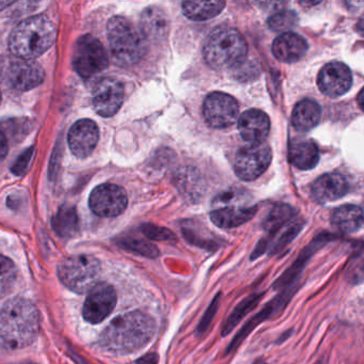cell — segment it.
<instances>
[{
  "label": "cell",
  "mask_w": 364,
  "mask_h": 364,
  "mask_svg": "<svg viewBox=\"0 0 364 364\" xmlns=\"http://www.w3.org/2000/svg\"><path fill=\"white\" fill-rule=\"evenodd\" d=\"M257 207H224L214 209L210 219L220 229H233L252 220L256 215Z\"/></svg>",
  "instance_id": "obj_21"
},
{
  "label": "cell",
  "mask_w": 364,
  "mask_h": 364,
  "mask_svg": "<svg viewBox=\"0 0 364 364\" xmlns=\"http://www.w3.org/2000/svg\"><path fill=\"white\" fill-rule=\"evenodd\" d=\"M19 364H36V363H19Z\"/></svg>",
  "instance_id": "obj_43"
},
{
  "label": "cell",
  "mask_w": 364,
  "mask_h": 364,
  "mask_svg": "<svg viewBox=\"0 0 364 364\" xmlns=\"http://www.w3.org/2000/svg\"><path fill=\"white\" fill-rule=\"evenodd\" d=\"M32 157V147L31 149L28 150L26 153H23L21 157L18 158L16 162H15L14 166H13L12 171L15 175H21L25 172L26 169H27L28 165H29L30 160H31Z\"/></svg>",
  "instance_id": "obj_36"
},
{
  "label": "cell",
  "mask_w": 364,
  "mask_h": 364,
  "mask_svg": "<svg viewBox=\"0 0 364 364\" xmlns=\"http://www.w3.org/2000/svg\"><path fill=\"white\" fill-rule=\"evenodd\" d=\"M357 100H358L359 107L364 111V88L359 92L358 98H357Z\"/></svg>",
  "instance_id": "obj_40"
},
{
  "label": "cell",
  "mask_w": 364,
  "mask_h": 364,
  "mask_svg": "<svg viewBox=\"0 0 364 364\" xmlns=\"http://www.w3.org/2000/svg\"><path fill=\"white\" fill-rule=\"evenodd\" d=\"M237 128L244 140L250 143H263L271 130L269 115L259 109H250L242 113Z\"/></svg>",
  "instance_id": "obj_17"
},
{
  "label": "cell",
  "mask_w": 364,
  "mask_h": 364,
  "mask_svg": "<svg viewBox=\"0 0 364 364\" xmlns=\"http://www.w3.org/2000/svg\"><path fill=\"white\" fill-rule=\"evenodd\" d=\"M274 56L284 63L299 61L308 51V43L303 36L294 32L280 34L272 46Z\"/></svg>",
  "instance_id": "obj_19"
},
{
  "label": "cell",
  "mask_w": 364,
  "mask_h": 364,
  "mask_svg": "<svg viewBox=\"0 0 364 364\" xmlns=\"http://www.w3.org/2000/svg\"><path fill=\"white\" fill-rule=\"evenodd\" d=\"M289 160L301 170L314 168L320 160L318 145L309 139H295L289 147Z\"/></svg>",
  "instance_id": "obj_22"
},
{
  "label": "cell",
  "mask_w": 364,
  "mask_h": 364,
  "mask_svg": "<svg viewBox=\"0 0 364 364\" xmlns=\"http://www.w3.org/2000/svg\"><path fill=\"white\" fill-rule=\"evenodd\" d=\"M246 198H248V197L244 196L243 190L231 189L218 194L214 199L213 203L214 205H218V207H242V205L237 204V202L239 201H246Z\"/></svg>",
  "instance_id": "obj_33"
},
{
  "label": "cell",
  "mask_w": 364,
  "mask_h": 364,
  "mask_svg": "<svg viewBox=\"0 0 364 364\" xmlns=\"http://www.w3.org/2000/svg\"><path fill=\"white\" fill-rule=\"evenodd\" d=\"M297 23H299V16L296 13L288 10L275 13L267 21L269 29L275 32H284V33L296 27Z\"/></svg>",
  "instance_id": "obj_30"
},
{
  "label": "cell",
  "mask_w": 364,
  "mask_h": 364,
  "mask_svg": "<svg viewBox=\"0 0 364 364\" xmlns=\"http://www.w3.org/2000/svg\"><path fill=\"white\" fill-rule=\"evenodd\" d=\"M263 296H264L263 293H260V294H252L250 295V296L245 297L243 301H240V303H237V307L233 309L230 316L227 318L224 326H223V337L228 336L229 333H230L231 331H232L233 329H235V327L241 323V321L259 305V303L262 301Z\"/></svg>",
  "instance_id": "obj_27"
},
{
  "label": "cell",
  "mask_w": 364,
  "mask_h": 364,
  "mask_svg": "<svg viewBox=\"0 0 364 364\" xmlns=\"http://www.w3.org/2000/svg\"><path fill=\"white\" fill-rule=\"evenodd\" d=\"M220 293H218L215 297H214L212 303H210L209 308H208L205 313L203 314V318H201L200 323L197 326V333L198 335H203L210 325H211L212 321H213L214 316H215L216 312H218V307H220Z\"/></svg>",
  "instance_id": "obj_34"
},
{
  "label": "cell",
  "mask_w": 364,
  "mask_h": 364,
  "mask_svg": "<svg viewBox=\"0 0 364 364\" xmlns=\"http://www.w3.org/2000/svg\"><path fill=\"white\" fill-rule=\"evenodd\" d=\"M157 325L142 311L119 314L100 333L98 346L114 355H128L144 348L155 336Z\"/></svg>",
  "instance_id": "obj_1"
},
{
  "label": "cell",
  "mask_w": 364,
  "mask_h": 364,
  "mask_svg": "<svg viewBox=\"0 0 364 364\" xmlns=\"http://www.w3.org/2000/svg\"><path fill=\"white\" fill-rule=\"evenodd\" d=\"M53 228L62 239H70L79 231V218L76 209L72 205L60 207L53 219Z\"/></svg>",
  "instance_id": "obj_26"
},
{
  "label": "cell",
  "mask_w": 364,
  "mask_h": 364,
  "mask_svg": "<svg viewBox=\"0 0 364 364\" xmlns=\"http://www.w3.org/2000/svg\"><path fill=\"white\" fill-rule=\"evenodd\" d=\"M225 6V1H184L182 12L191 21H203L218 16Z\"/></svg>",
  "instance_id": "obj_25"
},
{
  "label": "cell",
  "mask_w": 364,
  "mask_h": 364,
  "mask_svg": "<svg viewBox=\"0 0 364 364\" xmlns=\"http://www.w3.org/2000/svg\"><path fill=\"white\" fill-rule=\"evenodd\" d=\"M73 66L85 79L91 78L108 68V56L100 41L91 34L79 38L73 53Z\"/></svg>",
  "instance_id": "obj_8"
},
{
  "label": "cell",
  "mask_w": 364,
  "mask_h": 364,
  "mask_svg": "<svg viewBox=\"0 0 364 364\" xmlns=\"http://www.w3.org/2000/svg\"><path fill=\"white\" fill-rule=\"evenodd\" d=\"M117 245L122 249L132 254H138L147 259L159 258L160 252L157 246L144 239H132V237H125L117 241Z\"/></svg>",
  "instance_id": "obj_28"
},
{
  "label": "cell",
  "mask_w": 364,
  "mask_h": 364,
  "mask_svg": "<svg viewBox=\"0 0 364 364\" xmlns=\"http://www.w3.org/2000/svg\"><path fill=\"white\" fill-rule=\"evenodd\" d=\"M299 229H301V227L299 226L291 227V228L289 229V230L287 231L282 237H280L279 241L275 244L273 249H272V254H278V252L282 251V250L284 249L288 244H290V241L296 236Z\"/></svg>",
  "instance_id": "obj_35"
},
{
  "label": "cell",
  "mask_w": 364,
  "mask_h": 364,
  "mask_svg": "<svg viewBox=\"0 0 364 364\" xmlns=\"http://www.w3.org/2000/svg\"><path fill=\"white\" fill-rule=\"evenodd\" d=\"M92 100L96 113L100 117H113L124 102V85L119 79L105 77L95 83Z\"/></svg>",
  "instance_id": "obj_13"
},
{
  "label": "cell",
  "mask_w": 364,
  "mask_h": 364,
  "mask_svg": "<svg viewBox=\"0 0 364 364\" xmlns=\"http://www.w3.org/2000/svg\"><path fill=\"white\" fill-rule=\"evenodd\" d=\"M322 109L316 100L306 98L293 109L292 124L299 132H309L320 123Z\"/></svg>",
  "instance_id": "obj_23"
},
{
  "label": "cell",
  "mask_w": 364,
  "mask_h": 364,
  "mask_svg": "<svg viewBox=\"0 0 364 364\" xmlns=\"http://www.w3.org/2000/svg\"><path fill=\"white\" fill-rule=\"evenodd\" d=\"M331 224L346 234L357 232L363 224V209L352 204L337 207L331 214Z\"/></svg>",
  "instance_id": "obj_24"
},
{
  "label": "cell",
  "mask_w": 364,
  "mask_h": 364,
  "mask_svg": "<svg viewBox=\"0 0 364 364\" xmlns=\"http://www.w3.org/2000/svg\"><path fill=\"white\" fill-rule=\"evenodd\" d=\"M42 66L33 60L8 57L0 60V80L16 91H28L44 80Z\"/></svg>",
  "instance_id": "obj_7"
},
{
  "label": "cell",
  "mask_w": 364,
  "mask_h": 364,
  "mask_svg": "<svg viewBox=\"0 0 364 364\" xmlns=\"http://www.w3.org/2000/svg\"><path fill=\"white\" fill-rule=\"evenodd\" d=\"M159 361V356L157 354H149L141 357L136 361V364H157Z\"/></svg>",
  "instance_id": "obj_38"
},
{
  "label": "cell",
  "mask_w": 364,
  "mask_h": 364,
  "mask_svg": "<svg viewBox=\"0 0 364 364\" xmlns=\"http://www.w3.org/2000/svg\"><path fill=\"white\" fill-rule=\"evenodd\" d=\"M203 113L205 121L211 128H229L237 121L239 104L229 94L213 92L205 98L203 105Z\"/></svg>",
  "instance_id": "obj_11"
},
{
  "label": "cell",
  "mask_w": 364,
  "mask_h": 364,
  "mask_svg": "<svg viewBox=\"0 0 364 364\" xmlns=\"http://www.w3.org/2000/svg\"><path fill=\"white\" fill-rule=\"evenodd\" d=\"M102 264L97 259L87 254L64 259L58 266L60 281L77 294L89 293L100 284Z\"/></svg>",
  "instance_id": "obj_6"
},
{
  "label": "cell",
  "mask_w": 364,
  "mask_h": 364,
  "mask_svg": "<svg viewBox=\"0 0 364 364\" xmlns=\"http://www.w3.org/2000/svg\"><path fill=\"white\" fill-rule=\"evenodd\" d=\"M348 183L340 173H327L318 177L311 186L314 200L320 203L333 202L346 196Z\"/></svg>",
  "instance_id": "obj_18"
},
{
  "label": "cell",
  "mask_w": 364,
  "mask_h": 364,
  "mask_svg": "<svg viewBox=\"0 0 364 364\" xmlns=\"http://www.w3.org/2000/svg\"><path fill=\"white\" fill-rule=\"evenodd\" d=\"M89 204L92 212L100 217H117L123 214L127 207V194L121 186L102 184L91 192Z\"/></svg>",
  "instance_id": "obj_10"
},
{
  "label": "cell",
  "mask_w": 364,
  "mask_h": 364,
  "mask_svg": "<svg viewBox=\"0 0 364 364\" xmlns=\"http://www.w3.org/2000/svg\"><path fill=\"white\" fill-rule=\"evenodd\" d=\"M16 278L14 263L6 256H0V293L8 290Z\"/></svg>",
  "instance_id": "obj_31"
},
{
  "label": "cell",
  "mask_w": 364,
  "mask_h": 364,
  "mask_svg": "<svg viewBox=\"0 0 364 364\" xmlns=\"http://www.w3.org/2000/svg\"><path fill=\"white\" fill-rule=\"evenodd\" d=\"M272 150L267 143H250L235 154L233 168L235 175L243 181H255L269 168Z\"/></svg>",
  "instance_id": "obj_9"
},
{
  "label": "cell",
  "mask_w": 364,
  "mask_h": 364,
  "mask_svg": "<svg viewBox=\"0 0 364 364\" xmlns=\"http://www.w3.org/2000/svg\"><path fill=\"white\" fill-rule=\"evenodd\" d=\"M291 296H292V291L287 290L286 292L282 293L279 296L269 301L258 314H256L254 318H250V322L244 325L243 328L237 333L235 339L229 343L225 354L229 355L230 353L235 352V350L241 345L242 342L248 337V335H250L258 325H260L261 323L264 322V321L269 320V318L276 316L278 312L284 309V306L287 305Z\"/></svg>",
  "instance_id": "obj_16"
},
{
  "label": "cell",
  "mask_w": 364,
  "mask_h": 364,
  "mask_svg": "<svg viewBox=\"0 0 364 364\" xmlns=\"http://www.w3.org/2000/svg\"><path fill=\"white\" fill-rule=\"evenodd\" d=\"M143 234L151 241H172L176 239L174 233L170 229L164 227L156 226L153 224H145L141 227Z\"/></svg>",
  "instance_id": "obj_32"
},
{
  "label": "cell",
  "mask_w": 364,
  "mask_h": 364,
  "mask_svg": "<svg viewBox=\"0 0 364 364\" xmlns=\"http://www.w3.org/2000/svg\"><path fill=\"white\" fill-rule=\"evenodd\" d=\"M57 38V27L45 15L23 19L11 32L9 48L15 57L33 60L48 51Z\"/></svg>",
  "instance_id": "obj_3"
},
{
  "label": "cell",
  "mask_w": 364,
  "mask_h": 364,
  "mask_svg": "<svg viewBox=\"0 0 364 364\" xmlns=\"http://www.w3.org/2000/svg\"><path fill=\"white\" fill-rule=\"evenodd\" d=\"M295 215V211L292 207H289L287 204H278L275 205L269 212L267 215V219L264 220L263 224V228L267 232L273 233L277 232L284 224L290 222L292 219L293 216Z\"/></svg>",
  "instance_id": "obj_29"
},
{
  "label": "cell",
  "mask_w": 364,
  "mask_h": 364,
  "mask_svg": "<svg viewBox=\"0 0 364 364\" xmlns=\"http://www.w3.org/2000/svg\"><path fill=\"white\" fill-rule=\"evenodd\" d=\"M357 31L364 36V15L361 17L360 21L357 24Z\"/></svg>",
  "instance_id": "obj_39"
},
{
  "label": "cell",
  "mask_w": 364,
  "mask_h": 364,
  "mask_svg": "<svg viewBox=\"0 0 364 364\" xmlns=\"http://www.w3.org/2000/svg\"><path fill=\"white\" fill-rule=\"evenodd\" d=\"M252 364H267L265 363V361H263L262 359H257V360H255Z\"/></svg>",
  "instance_id": "obj_42"
},
{
  "label": "cell",
  "mask_w": 364,
  "mask_h": 364,
  "mask_svg": "<svg viewBox=\"0 0 364 364\" xmlns=\"http://www.w3.org/2000/svg\"><path fill=\"white\" fill-rule=\"evenodd\" d=\"M13 4H14V1H0V11L12 6Z\"/></svg>",
  "instance_id": "obj_41"
},
{
  "label": "cell",
  "mask_w": 364,
  "mask_h": 364,
  "mask_svg": "<svg viewBox=\"0 0 364 364\" xmlns=\"http://www.w3.org/2000/svg\"><path fill=\"white\" fill-rule=\"evenodd\" d=\"M318 85L321 92L329 98H339L346 94L353 85L350 68L342 62H331L318 73Z\"/></svg>",
  "instance_id": "obj_14"
},
{
  "label": "cell",
  "mask_w": 364,
  "mask_h": 364,
  "mask_svg": "<svg viewBox=\"0 0 364 364\" xmlns=\"http://www.w3.org/2000/svg\"><path fill=\"white\" fill-rule=\"evenodd\" d=\"M140 28L146 40L161 41L168 36L170 19L160 6H147L141 14Z\"/></svg>",
  "instance_id": "obj_20"
},
{
  "label": "cell",
  "mask_w": 364,
  "mask_h": 364,
  "mask_svg": "<svg viewBox=\"0 0 364 364\" xmlns=\"http://www.w3.org/2000/svg\"><path fill=\"white\" fill-rule=\"evenodd\" d=\"M247 53V43L241 32L229 26L215 28L205 38L203 48V58L215 70L242 66Z\"/></svg>",
  "instance_id": "obj_4"
},
{
  "label": "cell",
  "mask_w": 364,
  "mask_h": 364,
  "mask_svg": "<svg viewBox=\"0 0 364 364\" xmlns=\"http://www.w3.org/2000/svg\"><path fill=\"white\" fill-rule=\"evenodd\" d=\"M40 333V314L36 306L23 297L9 299L0 306V346L21 350L31 345Z\"/></svg>",
  "instance_id": "obj_2"
},
{
  "label": "cell",
  "mask_w": 364,
  "mask_h": 364,
  "mask_svg": "<svg viewBox=\"0 0 364 364\" xmlns=\"http://www.w3.org/2000/svg\"><path fill=\"white\" fill-rule=\"evenodd\" d=\"M113 61L119 66L138 63L146 53V38L126 17L114 16L107 25Z\"/></svg>",
  "instance_id": "obj_5"
},
{
  "label": "cell",
  "mask_w": 364,
  "mask_h": 364,
  "mask_svg": "<svg viewBox=\"0 0 364 364\" xmlns=\"http://www.w3.org/2000/svg\"><path fill=\"white\" fill-rule=\"evenodd\" d=\"M117 301L114 288L106 282H100L87 293L83 305V318L90 324H100L112 313Z\"/></svg>",
  "instance_id": "obj_12"
},
{
  "label": "cell",
  "mask_w": 364,
  "mask_h": 364,
  "mask_svg": "<svg viewBox=\"0 0 364 364\" xmlns=\"http://www.w3.org/2000/svg\"><path fill=\"white\" fill-rule=\"evenodd\" d=\"M0 102H1V93H0Z\"/></svg>",
  "instance_id": "obj_45"
},
{
  "label": "cell",
  "mask_w": 364,
  "mask_h": 364,
  "mask_svg": "<svg viewBox=\"0 0 364 364\" xmlns=\"http://www.w3.org/2000/svg\"><path fill=\"white\" fill-rule=\"evenodd\" d=\"M8 141H6V137L4 136V132L0 130V162L6 158V154H8Z\"/></svg>",
  "instance_id": "obj_37"
},
{
  "label": "cell",
  "mask_w": 364,
  "mask_h": 364,
  "mask_svg": "<svg viewBox=\"0 0 364 364\" xmlns=\"http://www.w3.org/2000/svg\"><path fill=\"white\" fill-rule=\"evenodd\" d=\"M100 140V128L89 119L77 121L68 132V145L76 157L85 158L91 155Z\"/></svg>",
  "instance_id": "obj_15"
},
{
  "label": "cell",
  "mask_w": 364,
  "mask_h": 364,
  "mask_svg": "<svg viewBox=\"0 0 364 364\" xmlns=\"http://www.w3.org/2000/svg\"><path fill=\"white\" fill-rule=\"evenodd\" d=\"M363 222H364V207H363Z\"/></svg>",
  "instance_id": "obj_44"
}]
</instances>
